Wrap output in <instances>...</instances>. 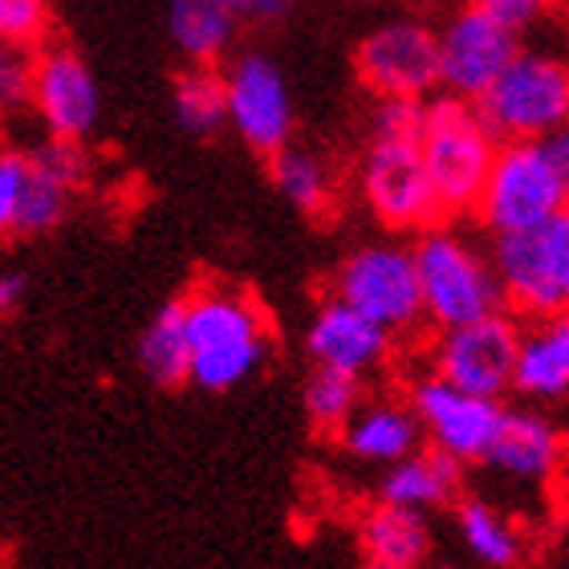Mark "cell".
<instances>
[{
  "label": "cell",
  "instance_id": "obj_1",
  "mask_svg": "<svg viewBox=\"0 0 569 569\" xmlns=\"http://www.w3.org/2000/svg\"><path fill=\"white\" fill-rule=\"evenodd\" d=\"M419 107L411 98H379L358 159V196L391 232H423L443 220L419 154Z\"/></svg>",
  "mask_w": 569,
  "mask_h": 569
},
{
  "label": "cell",
  "instance_id": "obj_2",
  "mask_svg": "<svg viewBox=\"0 0 569 569\" xmlns=\"http://www.w3.org/2000/svg\"><path fill=\"white\" fill-rule=\"evenodd\" d=\"M183 301L188 382L200 391H232L273 358V321L257 297L237 284H200Z\"/></svg>",
  "mask_w": 569,
  "mask_h": 569
},
{
  "label": "cell",
  "instance_id": "obj_3",
  "mask_svg": "<svg viewBox=\"0 0 569 569\" xmlns=\"http://www.w3.org/2000/svg\"><path fill=\"white\" fill-rule=\"evenodd\" d=\"M480 224L497 232L533 228L541 220L569 212V139H505L492 154L480 196H476Z\"/></svg>",
  "mask_w": 569,
  "mask_h": 569
},
{
  "label": "cell",
  "instance_id": "obj_4",
  "mask_svg": "<svg viewBox=\"0 0 569 569\" xmlns=\"http://www.w3.org/2000/svg\"><path fill=\"white\" fill-rule=\"evenodd\" d=\"M500 139L492 134L476 102L439 94L419 107V154H423L427 179L436 188L439 212L463 216L476 208L480 183H485Z\"/></svg>",
  "mask_w": 569,
  "mask_h": 569
},
{
  "label": "cell",
  "instance_id": "obj_5",
  "mask_svg": "<svg viewBox=\"0 0 569 569\" xmlns=\"http://www.w3.org/2000/svg\"><path fill=\"white\" fill-rule=\"evenodd\" d=\"M411 257H416L419 297H423V321H436L439 330L505 309L488 252L476 249V240L463 237L460 228H423Z\"/></svg>",
  "mask_w": 569,
  "mask_h": 569
},
{
  "label": "cell",
  "instance_id": "obj_6",
  "mask_svg": "<svg viewBox=\"0 0 569 569\" xmlns=\"http://www.w3.org/2000/svg\"><path fill=\"white\" fill-rule=\"evenodd\" d=\"M480 119L505 139H546L569 122V70L566 58L549 49H517L509 66L476 98Z\"/></svg>",
  "mask_w": 569,
  "mask_h": 569
},
{
  "label": "cell",
  "instance_id": "obj_7",
  "mask_svg": "<svg viewBox=\"0 0 569 569\" xmlns=\"http://www.w3.org/2000/svg\"><path fill=\"white\" fill-rule=\"evenodd\" d=\"M492 273L505 309L521 318H558L569 306V212L533 228L497 232Z\"/></svg>",
  "mask_w": 569,
  "mask_h": 569
},
{
  "label": "cell",
  "instance_id": "obj_8",
  "mask_svg": "<svg viewBox=\"0 0 569 569\" xmlns=\"http://www.w3.org/2000/svg\"><path fill=\"white\" fill-rule=\"evenodd\" d=\"M333 297L358 309L362 318L387 333H407L423 326V297H419L416 257L407 244H362L338 264Z\"/></svg>",
  "mask_w": 569,
  "mask_h": 569
},
{
  "label": "cell",
  "instance_id": "obj_9",
  "mask_svg": "<svg viewBox=\"0 0 569 569\" xmlns=\"http://www.w3.org/2000/svg\"><path fill=\"white\" fill-rule=\"evenodd\" d=\"M220 82H224V127H232L249 151L273 154L284 142H293V90L269 53H257V49L232 53L220 70Z\"/></svg>",
  "mask_w": 569,
  "mask_h": 569
},
{
  "label": "cell",
  "instance_id": "obj_10",
  "mask_svg": "<svg viewBox=\"0 0 569 569\" xmlns=\"http://www.w3.org/2000/svg\"><path fill=\"white\" fill-rule=\"evenodd\" d=\"M521 49V33L488 17L476 4H463L436 29V73L439 90L463 102L485 94L509 58Z\"/></svg>",
  "mask_w": 569,
  "mask_h": 569
},
{
  "label": "cell",
  "instance_id": "obj_11",
  "mask_svg": "<svg viewBox=\"0 0 569 569\" xmlns=\"http://www.w3.org/2000/svg\"><path fill=\"white\" fill-rule=\"evenodd\" d=\"M358 82L375 98H411L423 102L439 90L436 29L416 17H395L375 24L355 49Z\"/></svg>",
  "mask_w": 569,
  "mask_h": 569
},
{
  "label": "cell",
  "instance_id": "obj_12",
  "mask_svg": "<svg viewBox=\"0 0 569 569\" xmlns=\"http://www.w3.org/2000/svg\"><path fill=\"white\" fill-rule=\"evenodd\" d=\"M517 333H521V326H517V318H509V309L485 313V318L463 321V326H448V330H439L431 375L468 395L505 399L512 387Z\"/></svg>",
  "mask_w": 569,
  "mask_h": 569
},
{
  "label": "cell",
  "instance_id": "obj_13",
  "mask_svg": "<svg viewBox=\"0 0 569 569\" xmlns=\"http://www.w3.org/2000/svg\"><path fill=\"white\" fill-rule=\"evenodd\" d=\"M49 139L86 142L102 119V90L94 70L70 46H41L33 53V82L29 107Z\"/></svg>",
  "mask_w": 569,
  "mask_h": 569
},
{
  "label": "cell",
  "instance_id": "obj_14",
  "mask_svg": "<svg viewBox=\"0 0 569 569\" xmlns=\"http://www.w3.org/2000/svg\"><path fill=\"white\" fill-rule=\"evenodd\" d=\"M411 411L419 427L436 439V448L456 456L460 463H480L488 443L497 436V423L505 416V399L468 395L460 387L443 382L439 375H427L411 387Z\"/></svg>",
  "mask_w": 569,
  "mask_h": 569
},
{
  "label": "cell",
  "instance_id": "obj_15",
  "mask_svg": "<svg viewBox=\"0 0 569 569\" xmlns=\"http://www.w3.org/2000/svg\"><path fill=\"white\" fill-rule=\"evenodd\" d=\"M306 350L318 367L346 370V375L367 379V375H375V370L391 358L395 333H387L382 326L362 318L358 309H350L346 301L330 297V301H321L313 321H309Z\"/></svg>",
  "mask_w": 569,
  "mask_h": 569
},
{
  "label": "cell",
  "instance_id": "obj_16",
  "mask_svg": "<svg viewBox=\"0 0 569 569\" xmlns=\"http://www.w3.org/2000/svg\"><path fill=\"white\" fill-rule=\"evenodd\" d=\"M509 391L533 399V403H558L569 391V321L529 318L517 333V358H512Z\"/></svg>",
  "mask_w": 569,
  "mask_h": 569
},
{
  "label": "cell",
  "instance_id": "obj_17",
  "mask_svg": "<svg viewBox=\"0 0 569 569\" xmlns=\"http://www.w3.org/2000/svg\"><path fill=\"white\" fill-rule=\"evenodd\" d=\"M561 451H566V439H561L553 419L505 407L497 436H492L480 463H488V468H497L505 476H517V480H549L558 472Z\"/></svg>",
  "mask_w": 569,
  "mask_h": 569
},
{
  "label": "cell",
  "instance_id": "obj_18",
  "mask_svg": "<svg viewBox=\"0 0 569 569\" xmlns=\"http://www.w3.org/2000/svg\"><path fill=\"white\" fill-rule=\"evenodd\" d=\"M358 549H362L367 569H423L427 553H431V529H427L423 512L379 500L362 517Z\"/></svg>",
  "mask_w": 569,
  "mask_h": 569
},
{
  "label": "cell",
  "instance_id": "obj_19",
  "mask_svg": "<svg viewBox=\"0 0 569 569\" xmlns=\"http://www.w3.org/2000/svg\"><path fill=\"white\" fill-rule=\"evenodd\" d=\"M463 485V463L448 456L443 448L411 451L403 460H395L382 476V500L387 505H403V509H439L448 500L460 497Z\"/></svg>",
  "mask_w": 569,
  "mask_h": 569
},
{
  "label": "cell",
  "instance_id": "obj_20",
  "mask_svg": "<svg viewBox=\"0 0 569 569\" xmlns=\"http://www.w3.org/2000/svg\"><path fill=\"white\" fill-rule=\"evenodd\" d=\"M167 33L188 66H220L237 49L240 21L220 0H171Z\"/></svg>",
  "mask_w": 569,
  "mask_h": 569
},
{
  "label": "cell",
  "instance_id": "obj_21",
  "mask_svg": "<svg viewBox=\"0 0 569 569\" xmlns=\"http://www.w3.org/2000/svg\"><path fill=\"white\" fill-rule=\"evenodd\" d=\"M346 448L375 463H395L419 448V427L416 411L407 403H367L346 419Z\"/></svg>",
  "mask_w": 569,
  "mask_h": 569
},
{
  "label": "cell",
  "instance_id": "obj_22",
  "mask_svg": "<svg viewBox=\"0 0 569 569\" xmlns=\"http://www.w3.org/2000/svg\"><path fill=\"white\" fill-rule=\"evenodd\" d=\"M273 163V183L284 200L293 203L297 212L306 216H321L330 212L333 196H338V176H333L330 159L313 147H301V142H284L281 151L269 154Z\"/></svg>",
  "mask_w": 569,
  "mask_h": 569
},
{
  "label": "cell",
  "instance_id": "obj_23",
  "mask_svg": "<svg viewBox=\"0 0 569 569\" xmlns=\"http://www.w3.org/2000/svg\"><path fill=\"white\" fill-rule=\"evenodd\" d=\"M139 367L154 387L188 382V333H183V301H167L139 338Z\"/></svg>",
  "mask_w": 569,
  "mask_h": 569
},
{
  "label": "cell",
  "instance_id": "obj_24",
  "mask_svg": "<svg viewBox=\"0 0 569 569\" xmlns=\"http://www.w3.org/2000/svg\"><path fill=\"white\" fill-rule=\"evenodd\" d=\"M460 537L492 569H517L525 561L521 533L485 500H460Z\"/></svg>",
  "mask_w": 569,
  "mask_h": 569
},
{
  "label": "cell",
  "instance_id": "obj_25",
  "mask_svg": "<svg viewBox=\"0 0 569 569\" xmlns=\"http://www.w3.org/2000/svg\"><path fill=\"white\" fill-rule=\"evenodd\" d=\"M171 102L183 131L208 139L224 127V82L216 66H188L171 86Z\"/></svg>",
  "mask_w": 569,
  "mask_h": 569
},
{
  "label": "cell",
  "instance_id": "obj_26",
  "mask_svg": "<svg viewBox=\"0 0 569 569\" xmlns=\"http://www.w3.org/2000/svg\"><path fill=\"white\" fill-rule=\"evenodd\" d=\"M73 191L78 188H70L61 176H53V171H46L41 163L29 159V179H24L12 237H49V232L70 216Z\"/></svg>",
  "mask_w": 569,
  "mask_h": 569
},
{
  "label": "cell",
  "instance_id": "obj_27",
  "mask_svg": "<svg viewBox=\"0 0 569 569\" xmlns=\"http://www.w3.org/2000/svg\"><path fill=\"white\" fill-rule=\"evenodd\" d=\"M362 407V379L346 370L318 367L306 382V416L318 431H342L346 419Z\"/></svg>",
  "mask_w": 569,
  "mask_h": 569
},
{
  "label": "cell",
  "instance_id": "obj_28",
  "mask_svg": "<svg viewBox=\"0 0 569 569\" xmlns=\"http://www.w3.org/2000/svg\"><path fill=\"white\" fill-rule=\"evenodd\" d=\"M53 33V0H0V37L41 49Z\"/></svg>",
  "mask_w": 569,
  "mask_h": 569
},
{
  "label": "cell",
  "instance_id": "obj_29",
  "mask_svg": "<svg viewBox=\"0 0 569 569\" xmlns=\"http://www.w3.org/2000/svg\"><path fill=\"white\" fill-rule=\"evenodd\" d=\"M33 53L37 49L17 46L0 37V114H21L29 107V82H33Z\"/></svg>",
  "mask_w": 569,
  "mask_h": 569
},
{
  "label": "cell",
  "instance_id": "obj_30",
  "mask_svg": "<svg viewBox=\"0 0 569 569\" xmlns=\"http://www.w3.org/2000/svg\"><path fill=\"white\" fill-rule=\"evenodd\" d=\"M24 179H29V154L0 147V237H9L12 224H17Z\"/></svg>",
  "mask_w": 569,
  "mask_h": 569
},
{
  "label": "cell",
  "instance_id": "obj_31",
  "mask_svg": "<svg viewBox=\"0 0 569 569\" xmlns=\"http://www.w3.org/2000/svg\"><path fill=\"white\" fill-rule=\"evenodd\" d=\"M468 4L485 9L488 17L505 21L509 29H517V33L537 29V24L549 17V9H553V0H468Z\"/></svg>",
  "mask_w": 569,
  "mask_h": 569
},
{
  "label": "cell",
  "instance_id": "obj_32",
  "mask_svg": "<svg viewBox=\"0 0 569 569\" xmlns=\"http://www.w3.org/2000/svg\"><path fill=\"white\" fill-rule=\"evenodd\" d=\"M240 24H273L293 12L297 0H220Z\"/></svg>",
  "mask_w": 569,
  "mask_h": 569
},
{
  "label": "cell",
  "instance_id": "obj_33",
  "mask_svg": "<svg viewBox=\"0 0 569 569\" xmlns=\"http://www.w3.org/2000/svg\"><path fill=\"white\" fill-rule=\"evenodd\" d=\"M24 297H29V277L24 273H0V321L21 313Z\"/></svg>",
  "mask_w": 569,
  "mask_h": 569
},
{
  "label": "cell",
  "instance_id": "obj_34",
  "mask_svg": "<svg viewBox=\"0 0 569 569\" xmlns=\"http://www.w3.org/2000/svg\"><path fill=\"white\" fill-rule=\"evenodd\" d=\"M0 147H4V114H0Z\"/></svg>",
  "mask_w": 569,
  "mask_h": 569
}]
</instances>
